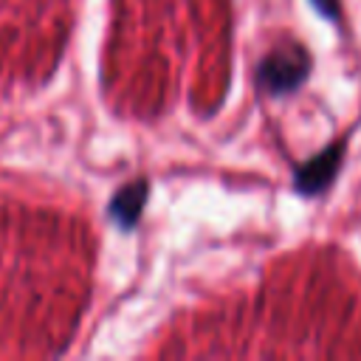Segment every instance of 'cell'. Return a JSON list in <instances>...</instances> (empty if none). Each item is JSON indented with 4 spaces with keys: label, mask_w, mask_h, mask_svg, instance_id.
<instances>
[{
    "label": "cell",
    "mask_w": 361,
    "mask_h": 361,
    "mask_svg": "<svg viewBox=\"0 0 361 361\" xmlns=\"http://www.w3.org/2000/svg\"><path fill=\"white\" fill-rule=\"evenodd\" d=\"M144 192H147V186H144L141 180L133 183V186H127V189H121V192L116 195V200H113V214H116L121 223H133V220L138 217V212H141Z\"/></svg>",
    "instance_id": "3957f363"
},
{
    "label": "cell",
    "mask_w": 361,
    "mask_h": 361,
    "mask_svg": "<svg viewBox=\"0 0 361 361\" xmlns=\"http://www.w3.org/2000/svg\"><path fill=\"white\" fill-rule=\"evenodd\" d=\"M307 73V54L299 45L274 51L259 65V82L265 90H293Z\"/></svg>",
    "instance_id": "6da1fadb"
},
{
    "label": "cell",
    "mask_w": 361,
    "mask_h": 361,
    "mask_svg": "<svg viewBox=\"0 0 361 361\" xmlns=\"http://www.w3.org/2000/svg\"><path fill=\"white\" fill-rule=\"evenodd\" d=\"M338 155H341V147H333L330 152H322L319 158H313V161L299 172V189L307 192V195L324 189L327 180H330V175H333V169L338 166Z\"/></svg>",
    "instance_id": "7a4b0ae2"
}]
</instances>
